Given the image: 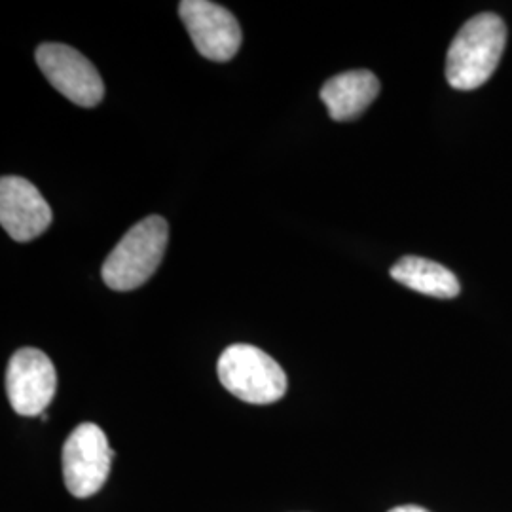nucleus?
Listing matches in <instances>:
<instances>
[{
	"instance_id": "obj_1",
	"label": "nucleus",
	"mask_w": 512,
	"mask_h": 512,
	"mask_svg": "<svg viewBox=\"0 0 512 512\" xmlns=\"http://www.w3.org/2000/svg\"><path fill=\"white\" fill-rule=\"evenodd\" d=\"M507 44L505 21L495 14L469 19L454 38L446 55V80L452 88L471 92L495 73Z\"/></svg>"
},
{
	"instance_id": "obj_2",
	"label": "nucleus",
	"mask_w": 512,
	"mask_h": 512,
	"mask_svg": "<svg viewBox=\"0 0 512 512\" xmlns=\"http://www.w3.org/2000/svg\"><path fill=\"white\" fill-rule=\"evenodd\" d=\"M169 228L162 217H147L137 222L112 249L103 264V281L112 291H133L145 285L158 270Z\"/></svg>"
},
{
	"instance_id": "obj_3",
	"label": "nucleus",
	"mask_w": 512,
	"mask_h": 512,
	"mask_svg": "<svg viewBox=\"0 0 512 512\" xmlns=\"http://www.w3.org/2000/svg\"><path fill=\"white\" fill-rule=\"evenodd\" d=\"M217 372L220 384L243 403H277L287 393L283 368L268 353L249 344H234L224 349Z\"/></svg>"
},
{
	"instance_id": "obj_4",
	"label": "nucleus",
	"mask_w": 512,
	"mask_h": 512,
	"mask_svg": "<svg viewBox=\"0 0 512 512\" xmlns=\"http://www.w3.org/2000/svg\"><path fill=\"white\" fill-rule=\"evenodd\" d=\"M114 452L107 435L95 423H82L63 446V478L69 494L86 499L97 494L107 478Z\"/></svg>"
},
{
	"instance_id": "obj_5",
	"label": "nucleus",
	"mask_w": 512,
	"mask_h": 512,
	"mask_svg": "<svg viewBox=\"0 0 512 512\" xmlns=\"http://www.w3.org/2000/svg\"><path fill=\"white\" fill-rule=\"evenodd\" d=\"M35 59L48 82L74 105L90 109L103 101V78L92 61L78 50L67 44L48 42L38 46Z\"/></svg>"
},
{
	"instance_id": "obj_6",
	"label": "nucleus",
	"mask_w": 512,
	"mask_h": 512,
	"mask_svg": "<svg viewBox=\"0 0 512 512\" xmlns=\"http://www.w3.org/2000/svg\"><path fill=\"white\" fill-rule=\"evenodd\" d=\"M57 374L50 357L37 348L14 353L6 370V393L19 416L35 418L46 414L54 401Z\"/></svg>"
},
{
	"instance_id": "obj_7",
	"label": "nucleus",
	"mask_w": 512,
	"mask_h": 512,
	"mask_svg": "<svg viewBox=\"0 0 512 512\" xmlns=\"http://www.w3.org/2000/svg\"><path fill=\"white\" fill-rule=\"evenodd\" d=\"M179 16L196 50L211 61H230L241 46L238 19L209 0H184Z\"/></svg>"
},
{
	"instance_id": "obj_8",
	"label": "nucleus",
	"mask_w": 512,
	"mask_h": 512,
	"mask_svg": "<svg viewBox=\"0 0 512 512\" xmlns=\"http://www.w3.org/2000/svg\"><path fill=\"white\" fill-rule=\"evenodd\" d=\"M52 209L37 186L27 179L6 175L0 181V224L16 241L42 236L52 224Z\"/></svg>"
},
{
	"instance_id": "obj_9",
	"label": "nucleus",
	"mask_w": 512,
	"mask_h": 512,
	"mask_svg": "<svg viewBox=\"0 0 512 512\" xmlns=\"http://www.w3.org/2000/svg\"><path fill=\"white\" fill-rule=\"evenodd\" d=\"M380 93V80L376 74L357 69L338 74L321 88V101L327 105L330 118L336 122H349L359 118Z\"/></svg>"
},
{
	"instance_id": "obj_10",
	"label": "nucleus",
	"mask_w": 512,
	"mask_h": 512,
	"mask_svg": "<svg viewBox=\"0 0 512 512\" xmlns=\"http://www.w3.org/2000/svg\"><path fill=\"white\" fill-rule=\"evenodd\" d=\"M391 277L404 287L416 293L433 296V298H456L459 294V281L456 275L439 262L421 258V256H404L393 268Z\"/></svg>"
},
{
	"instance_id": "obj_11",
	"label": "nucleus",
	"mask_w": 512,
	"mask_h": 512,
	"mask_svg": "<svg viewBox=\"0 0 512 512\" xmlns=\"http://www.w3.org/2000/svg\"><path fill=\"white\" fill-rule=\"evenodd\" d=\"M389 512H429L427 509H423V507H418V505H403V507H395V509H391Z\"/></svg>"
}]
</instances>
